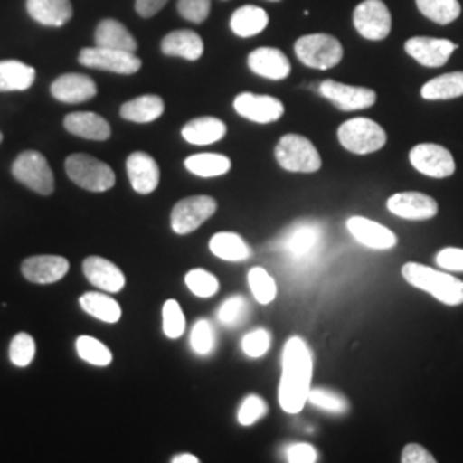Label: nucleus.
I'll list each match as a JSON object with an SVG mask.
<instances>
[{
    "label": "nucleus",
    "mask_w": 463,
    "mask_h": 463,
    "mask_svg": "<svg viewBox=\"0 0 463 463\" xmlns=\"http://www.w3.org/2000/svg\"><path fill=\"white\" fill-rule=\"evenodd\" d=\"M313 352L300 338L287 340L281 352V378L279 384V402L287 414H298L307 403L313 383Z\"/></svg>",
    "instance_id": "nucleus-1"
},
{
    "label": "nucleus",
    "mask_w": 463,
    "mask_h": 463,
    "mask_svg": "<svg viewBox=\"0 0 463 463\" xmlns=\"http://www.w3.org/2000/svg\"><path fill=\"white\" fill-rule=\"evenodd\" d=\"M402 277L415 288L428 292L447 306L463 304V281L449 273L420 263H405L402 268Z\"/></svg>",
    "instance_id": "nucleus-2"
},
{
    "label": "nucleus",
    "mask_w": 463,
    "mask_h": 463,
    "mask_svg": "<svg viewBox=\"0 0 463 463\" xmlns=\"http://www.w3.org/2000/svg\"><path fill=\"white\" fill-rule=\"evenodd\" d=\"M66 174L72 183L90 193H105L116 185V174L112 166L84 153L67 156Z\"/></svg>",
    "instance_id": "nucleus-3"
},
{
    "label": "nucleus",
    "mask_w": 463,
    "mask_h": 463,
    "mask_svg": "<svg viewBox=\"0 0 463 463\" xmlns=\"http://www.w3.org/2000/svg\"><path fill=\"white\" fill-rule=\"evenodd\" d=\"M386 133L378 122L355 117L338 128V141L354 155H369L380 151L386 145Z\"/></svg>",
    "instance_id": "nucleus-4"
},
{
    "label": "nucleus",
    "mask_w": 463,
    "mask_h": 463,
    "mask_svg": "<svg viewBox=\"0 0 463 463\" xmlns=\"http://www.w3.org/2000/svg\"><path fill=\"white\" fill-rule=\"evenodd\" d=\"M275 156L287 172L315 174L321 168V156L315 145L298 134L283 136L275 148Z\"/></svg>",
    "instance_id": "nucleus-5"
},
{
    "label": "nucleus",
    "mask_w": 463,
    "mask_h": 463,
    "mask_svg": "<svg viewBox=\"0 0 463 463\" xmlns=\"http://www.w3.org/2000/svg\"><path fill=\"white\" fill-rule=\"evenodd\" d=\"M296 55L304 66L326 71L340 64L344 49L331 34H306L296 42Z\"/></svg>",
    "instance_id": "nucleus-6"
},
{
    "label": "nucleus",
    "mask_w": 463,
    "mask_h": 463,
    "mask_svg": "<svg viewBox=\"0 0 463 463\" xmlns=\"http://www.w3.org/2000/svg\"><path fill=\"white\" fill-rule=\"evenodd\" d=\"M13 175L36 194L50 196L55 189L53 172L47 158L38 151H23L13 164Z\"/></svg>",
    "instance_id": "nucleus-7"
},
{
    "label": "nucleus",
    "mask_w": 463,
    "mask_h": 463,
    "mask_svg": "<svg viewBox=\"0 0 463 463\" xmlns=\"http://www.w3.org/2000/svg\"><path fill=\"white\" fill-rule=\"evenodd\" d=\"M216 204L215 199L212 196H191V198L179 201L170 215V225L172 231L177 235H187L191 232L198 231L199 227L215 215Z\"/></svg>",
    "instance_id": "nucleus-8"
},
{
    "label": "nucleus",
    "mask_w": 463,
    "mask_h": 463,
    "mask_svg": "<svg viewBox=\"0 0 463 463\" xmlns=\"http://www.w3.org/2000/svg\"><path fill=\"white\" fill-rule=\"evenodd\" d=\"M78 61L86 67L109 71L116 74H136L141 69V59L126 50L105 49V47H93L80 52Z\"/></svg>",
    "instance_id": "nucleus-9"
},
{
    "label": "nucleus",
    "mask_w": 463,
    "mask_h": 463,
    "mask_svg": "<svg viewBox=\"0 0 463 463\" xmlns=\"http://www.w3.org/2000/svg\"><path fill=\"white\" fill-rule=\"evenodd\" d=\"M354 24L365 40H384L392 32L390 9L383 0H364L354 11Z\"/></svg>",
    "instance_id": "nucleus-10"
},
{
    "label": "nucleus",
    "mask_w": 463,
    "mask_h": 463,
    "mask_svg": "<svg viewBox=\"0 0 463 463\" xmlns=\"http://www.w3.org/2000/svg\"><path fill=\"white\" fill-rule=\"evenodd\" d=\"M411 164L417 172L432 177V179H447L455 174L453 155L445 146L422 143L411 149Z\"/></svg>",
    "instance_id": "nucleus-11"
},
{
    "label": "nucleus",
    "mask_w": 463,
    "mask_h": 463,
    "mask_svg": "<svg viewBox=\"0 0 463 463\" xmlns=\"http://www.w3.org/2000/svg\"><path fill=\"white\" fill-rule=\"evenodd\" d=\"M317 90L321 97L330 99L338 110H344V112L364 110L376 103V91L363 86H350V84L326 80L319 84Z\"/></svg>",
    "instance_id": "nucleus-12"
},
{
    "label": "nucleus",
    "mask_w": 463,
    "mask_h": 463,
    "mask_svg": "<svg viewBox=\"0 0 463 463\" xmlns=\"http://www.w3.org/2000/svg\"><path fill=\"white\" fill-rule=\"evenodd\" d=\"M321 244V229L311 222H300L281 235L280 248L296 261L313 258Z\"/></svg>",
    "instance_id": "nucleus-13"
},
{
    "label": "nucleus",
    "mask_w": 463,
    "mask_h": 463,
    "mask_svg": "<svg viewBox=\"0 0 463 463\" xmlns=\"http://www.w3.org/2000/svg\"><path fill=\"white\" fill-rule=\"evenodd\" d=\"M233 109L239 116L256 124L277 122L285 112V107L280 99L269 95H254V93H241L239 97H235Z\"/></svg>",
    "instance_id": "nucleus-14"
},
{
    "label": "nucleus",
    "mask_w": 463,
    "mask_h": 463,
    "mask_svg": "<svg viewBox=\"0 0 463 463\" xmlns=\"http://www.w3.org/2000/svg\"><path fill=\"white\" fill-rule=\"evenodd\" d=\"M347 231L359 244L373 250H390L397 246L395 232L365 216H350Z\"/></svg>",
    "instance_id": "nucleus-15"
},
{
    "label": "nucleus",
    "mask_w": 463,
    "mask_h": 463,
    "mask_svg": "<svg viewBox=\"0 0 463 463\" xmlns=\"http://www.w3.org/2000/svg\"><path fill=\"white\" fill-rule=\"evenodd\" d=\"M458 49L453 42L445 38H430V36H415L405 42V52L415 59L420 66H445L451 53Z\"/></svg>",
    "instance_id": "nucleus-16"
},
{
    "label": "nucleus",
    "mask_w": 463,
    "mask_h": 463,
    "mask_svg": "<svg viewBox=\"0 0 463 463\" xmlns=\"http://www.w3.org/2000/svg\"><path fill=\"white\" fill-rule=\"evenodd\" d=\"M386 208L390 213L412 222L430 220L438 215L436 199L422 193H397L388 198Z\"/></svg>",
    "instance_id": "nucleus-17"
},
{
    "label": "nucleus",
    "mask_w": 463,
    "mask_h": 463,
    "mask_svg": "<svg viewBox=\"0 0 463 463\" xmlns=\"http://www.w3.org/2000/svg\"><path fill=\"white\" fill-rule=\"evenodd\" d=\"M126 168H128L129 183L137 194L146 196L158 187L160 166L148 153H143V151L131 153L126 162Z\"/></svg>",
    "instance_id": "nucleus-18"
},
{
    "label": "nucleus",
    "mask_w": 463,
    "mask_h": 463,
    "mask_svg": "<svg viewBox=\"0 0 463 463\" xmlns=\"http://www.w3.org/2000/svg\"><path fill=\"white\" fill-rule=\"evenodd\" d=\"M83 273L91 285L109 294H117L126 287V275L122 269L99 256H90L84 260Z\"/></svg>",
    "instance_id": "nucleus-19"
},
{
    "label": "nucleus",
    "mask_w": 463,
    "mask_h": 463,
    "mask_svg": "<svg viewBox=\"0 0 463 463\" xmlns=\"http://www.w3.org/2000/svg\"><path fill=\"white\" fill-rule=\"evenodd\" d=\"M52 97L62 103H83L97 97L99 88L90 76L84 74H64L50 86Z\"/></svg>",
    "instance_id": "nucleus-20"
},
{
    "label": "nucleus",
    "mask_w": 463,
    "mask_h": 463,
    "mask_svg": "<svg viewBox=\"0 0 463 463\" xmlns=\"http://www.w3.org/2000/svg\"><path fill=\"white\" fill-rule=\"evenodd\" d=\"M69 268V261L62 256H33L23 261L21 271L26 280L47 285L62 280Z\"/></svg>",
    "instance_id": "nucleus-21"
},
{
    "label": "nucleus",
    "mask_w": 463,
    "mask_h": 463,
    "mask_svg": "<svg viewBox=\"0 0 463 463\" xmlns=\"http://www.w3.org/2000/svg\"><path fill=\"white\" fill-rule=\"evenodd\" d=\"M248 66L254 74L271 81L285 80L292 69L287 55L281 50L273 49V47H261L250 52Z\"/></svg>",
    "instance_id": "nucleus-22"
},
{
    "label": "nucleus",
    "mask_w": 463,
    "mask_h": 463,
    "mask_svg": "<svg viewBox=\"0 0 463 463\" xmlns=\"http://www.w3.org/2000/svg\"><path fill=\"white\" fill-rule=\"evenodd\" d=\"M67 133L74 134L91 141H107L112 134L110 124L93 112H74L64 118Z\"/></svg>",
    "instance_id": "nucleus-23"
},
{
    "label": "nucleus",
    "mask_w": 463,
    "mask_h": 463,
    "mask_svg": "<svg viewBox=\"0 0 463 463\" xmlns=\"http://www.w3.org/2000/svg\"><path fill=\"white\" fill-rule=\"evenodd\" d=\"M26 9L36 23L50 28H61L72 17L71 0H26Z\"/></svg>",
    "instance_id": "nucleus-24"
},
{
    "label": "nucleus",
    "mask_w": 463,
    "mask_h": 463,
    "mask_svg": "<svg viewBox=\"0 0 463 463\" xmlns=\"http://www.w3.org/2000/svg\"><path fill=\"white\" fill-rule=\"evenodd\" d=\"M227 134V126L216 117H199L187 122L183 128V137L196 146L213 145L223 139Z\"/></svg>",
    "instance_id": "nucleus-25"
},
{
    "label": "nucleus",
    "mask_w": 463,
    "mask_h": 463,
    "mask_svg": "<svg viewBox=\"0 0 463 463\" xmlns=\"http://www.w3.org/2000/svg\"><path fill=\"white\" fill-rule=\"evenodd\" d=\"M208 246L213 256L229 263H242L252 256L248 242L233 232H218L210 239Z\"/></svg>",
    "instance_id": "nucleus-26"
},
{
    "label": "nucleus",
    "mask_w": 463,
    "mask_h": 463,
    "mask_svg": "<svg viewBox=\"0 0 463 463\" xmlns=\"http://www.w3.org/2000/svg\"><path fill=\"white\" fill-rule=\"evenodd\" d=\"M162 52L170 57L198 61L204 52V43L198 33L191 30H179V32L166 34L162 40Z\"/></svg>",
    "instance_id": "nucleus-27"
},
{
    "label": "nucleus",
    "mask_w": 463,
    "mask_h": 463,
    "mask_svg": "<svg viewBox=\"0 0 463 463\" xmlns=\"http://www.w3.org/2000/svg\"><path fill=\"white\" fill-rule=\"evenodd\" d=\"M97 47L105 49L126 50L136 53L137 42L129 30L116 19H103L95 32Z\"/></svg>",
    "instance_id": "nucleus-28"
},
{
    "label": "nucleus",
    "mask_w": 463,
    "mask_h": 463,
    "mask_svg": "<svg viewBox=\"0 0 463 463\" xmlns=\"http://www.w3.org/2000/svg\"><path fill=\"white\" fill-rule=\"evenodd\" d=\"M165 103L156 95H143L137 99H129L120 107V116L129 122L148 124L164 116Z\"/></svg>",
    "instance_id": "nucleus-29"
},
{
    "label": "nucleus",
    "mask_w": 463,
    "mask_h": 463,
    "mask_svg": "<svg viewBox=\"0 0 463 463\" xmlns=\"http://www.w3.org/2000/svg\"><path fill=\"white\" fill-rule=\"evenodd\" d=\"M36 71L19 61L0 62V91H26L34 83Z\"/></svg>",
    "instance_id": "nucleus-30"
},
{
    "label": "nucleus",
    "mask_w": 463,
    "mask_h": 463,
    "mask_svg": "<svg viewBox=\"0 0 463 463\" xmlns=\"http://www.w3.org/2000/svg\"><path fill=\"white\" fill-rule=\"evenodd\" d=\"M268 21L269 17L265 9L256 5H244L232 14L231 28L237 36L249 38L261 33L268 26Z\"/></svg>",
    "instance_id": "nucleus-31"
},
{
    "label": "nucleus",
    "mask_w": 463,
    "mask_h": 463,
    "mask_svg": "<svg viewBox=\"0 0 463 463\" xmlns=\"http://www.w3.org/2000/svg\"><path fill=\"white\" fill-rule=\"evenodd\" d=\"M184 165L191 174L198 177L212 179V177L225 175L232 168V162L229 156L220 153H198L185 158Z\"/></svg>",
    "instance_id": "nucleus-32"
},
{
    "label": "nucleus",
    "mask_w": 463,
    "mask_h": 463,
    "mask_svg": "<svg viewBox=\"0 0 463 463\" xmlns=\"http://www.w3.org/2000/svg\"><path fill=\"white\" fill-rule=\"evenodd\" d=\"M80 306L84 313L103 323H117L122 316V309L116 298L101 292H86L80 298Z\"/></svg>",
    "instance_id": "nucleus-33"
},
{
    "label": "nucleus",
    "mask_w": 463,
    "mask_h": 463,
    "mask_svg": "<svg viewBox=\"0 0 463 463\" xmlns=\"http://www.w3.org/2000/svg\"><path fill=\"white\" fill-rule=\"evenodd\" d=\"M424 99H453L463 97V72H448L438 76L422 86Z\"/></svg>",
    "instance_id": "nucleus-34"
},
{
    "label": "nucleus",
    "mask_w": 463,
    "mask_h": 463,
    "mask_svg": "<svg viewBox=\"0 0 463 463\" xmlns=\"http://www.w3.org/2000/svg\"><path fill=\"white\" fill-rule=\"evenodd\" d=\"M415 4L424 16L438 24H449L462 13L458 0H415Z\"/></svg>",
    "instance_id": "nucleus-35"
},
{
    "label": "nucleus",
    "mask_w": 463,
    "mask_h": 463,
    "mask_svg": "<svg viewBox=\"0 0 463 463\" xmlns=\"http://www.w3.org/2000/svg\"><path fill=\"white\" fill-rule=\"evenodd\" d=\"M248 283L256 302H260L261 306H268L277 298V294H279L277 281L266 271L265 268H261V266L250 268L248 273Z\"/></svg>",
    "instance_id": "nucleus-36"
},
{
    "label": "nucleus",
    "mask_w": 463,
    "mask_h": 463,
    "mask_svg": "<svg viewBox=\"0 0 463 463\" xmlns=\"http://www.w3.org/2000/svg\"><path fill=\"white\" fill-rule=\"evenodd\" d=\"M76 352L84 363L99 365V367L112 364V359H114L110 348L107 347L103 342H99V338H93L88 335H83L76 340Z\"/></svg>",
    "instance_id": "nucleus-37"
},
{
    "label": "nucleus",
    "mask_w": 463,
    "mask_h": 463,
    "mask_svg": "<svg viewBox=\"0 0 463 463\" xmlns=\"http://www.w3.org/2000/svg\"><path fill=\"white\" fill-rule=\"evenodd\" d=\"M249 313L250 309H249L248 300L242 296H233L220 306L216 317L225 328H239L241 325L246 323Z\"/></svg>",
    "instance_id": "nucleus-38"
},
{
    "label": "nucleus",
    "mask_w": 463,
    "mask_h": 463,
    "mask_svg": "<svg viewBox=\"0 0 463 463\" xmlns=\"http://www.w3.org/2000/svg\"><path fill=\"white\" fill-rule=\"evenodd\" d=\"M189 342L194 354H198L201 357L212 355L216 348L215 326L212 325V321L198 319L191 330Z\"/></svg>",
    "instance_id": "nucleus-39"
},
{
    "label": "nucleus",
    "mask_w": 463,
    "mask_h": 463,
    "mask_svg": "<svg viewBox=\"0 0 463 463\" xmlns=\"http://www.w3.org/2000/svg\"><path fill=\"white\" fill-rule=\"evenodd\" d=\"M307 403H311L316 409L336 415L347 414L350 409L347 398L326 388H311Z\"/></svg>",
    "instance_id": "nucleus-40"
},
{
    "label": "nucleus",
    "mask_w": 463,
    "mask_h": 463,
    "mask_svg": "<svg viewBox=\"0 0 463 463\" xmlns=\"http://www.w3.org/2000/svg\"><path fill=\"white\" fill-rule=\"evenodd\" d=\"M185 285L187 288L196 296V298H208L216 296V292L220 290V281L213 273H210L208 269L196 268L191 269L185 275Z\"/></svg>",
    "instance_id": "nucleus-41"
},
{
    "label": "nucleus",
    "mask_w": 463,
    "mask_h": 463,
    "mask_svg": "<svg viewBox=\"0 0 463 463\" xmlns=\"http://www.w3.org/2000/svg\"><path fill=\"white\" fill-rule=\"evenodd\" d=\"M36 344L30 333H17L9 347V359L17 367H28L33 363Z\"/></svg>",
    "instance_id": "nucleus-42"
},
{
    "label": "nucleus",
    "mask_w": 463,
    "mask_h": 463,
    "mask_svg": "<svg viewBox=\"0 0 463 463\" xmlns=\"http://www.w3.org/2000/svg\"><path fill=\"white\" fill-rule=\"evenodd\" d=\"M162 316H164V333L166 336L172 340L181 338L185 331V316L181 304L174 298H168L164 304Z\"/></svg>",
    "instance_id": "nucleus-43"
},
{
    "label": "nucleus",
    "mask_w": 463,
    "mask_h": 463,
    "mask_svg": "<svg viewBox=\"0 0 463 463\" xmlns=\"http://www.w3.org/2000/svg\"><path fill=\"white\" fill-rule=\"evenodd\" d=\"M266 414H268V403L265 400L258 395H249L244 398V402L239 407L237 420L241 426L249 428V426H254L258 420H261Z\"/></svg>",
    "instance_id": "nucleus-44"
},
{
    "label": "nucleus",
    "mask_w": 463,
    "mask_h": 463,
    "mask_svg": "<svg viewBox=\"0 0 463 463\" xmlns=\"http://www.w3.org/2000/svg\"><path fill=\"white\" fill-rule=\"evenodd\" d=\"M241 347L250 359H261L271 347V335H269V331L263 330V328L252 330L242 338Z\"/></svg>",
    "instance_id": "nucleus-45"
},
{
    "label": "nucleus",
    "mask_w": 463,
    "mask_h": 463,
    "mask_svg": "<svg viewBox=\"0 0 463 463\" xmlns=\"http://www.w3.org/2000/svg\"><path fill=\"white\" fill-rule=\"evenodd\" d=\"M210 9H212V0H179L177 2L179 14L196 24L206 21V17L210 16Z\"/></svg>",
    "instance_id": "nucleus-46"
},
{
    "label": "nucleus",
    "mask_w": 463,
    "mask_h": 463,
    "mask_svg": "<svg viewBox=\"0 0 463 463\" xmlns=\"http://www.w3.org/2000/svg\"><path fill=\"white\" fill-rule=\"evenodd\" d=\"M317 449L309 443H294L285 448V460L290 463L317 462Z\"/></svg>",
    "instance_id": "nucleus-47"
},
{
    "label": "nucleus",
    "mask_w": 463,
    "mask_h": 463,
    "mask_svg": "<svg viewBox=\"0 0 463 463\" xmlns=\"http://www.w3.org/2000/svg\"><path fill=\"white\" fill-rule=\"evenodd\" d=\"M436 265L448 271H463V249H441L436 254Z\"/></svg>",
    "instance_id": "nucleus-48"
},
{
    "label": "nucleus",
    "mask_w": 463,
    "mask_h": 463,
    "mask_svg": "<svg viewBox=\"0 0 463 463\" xmlns=\"http://www.w3.org/2000/svg\"><path fill=\"white\" fill-rule=\"evenodd\" d=\"M402 462L403 463H434L436 458L430 451L417 443H411L402 451Z\"/></svg>",
    "instance_id": "nucleus-49"
},
{
    "label": "nucleus",
    "mask_w": 463,
    "mask_h": 463,
    "mask_svg": "<svg viewBox=\"0 0 463 463\" xmlns=\"http://www.w3.org/2000/svg\"><path fill=\"white\" fill-rule=\"evenodd\" d=\"M168 0H136V13L141 17H153L166 5Z\"/></svg>",
    "instance_id": "nucleus-50"
},
{
    "label": "nucleus",
    "mask_w": 463,
    "mask_h": 463,
    "mask_svg": "<svg viewBox=\"0 0 463 463\" xmlns=\"http://www.w3.org/2000/svg\"><path fill=\"white\" fill-rule=\"evenodd\" d=\"M172 463H199V458L191 453H183V455L174 457Z\"/></svg>",
    "instance_id": "nucleus-51"
},
{
    "label": "nucleus",
    "mask_w": 463,
    "mask_h": 463,
    "mask_svg": "<svg viewBox=\"0 0 463 463\" xmlns=\"http://www.w3.org/2000/svg\"><path fill=\"white\" fill-rule=\"evenodd\" d=\"M0 143H2V133H0Z\"/></svg>",
    "instance_id": "nucleus-52"
},
{
    "label": "nucleus",
    "mask_w": 463,
    "mask_h": 463,
    "mask_svg": "<svg viewBox=\"0 0 463 463\" xmlns=\"http://www.w3.org/2000/svg\"><path fill=\"white\" fill-rule=\"evenodd\" d=\"M271 2H275V0H271Z\"/></svg>",
    "instance_id": "nucleus-53"
}]
</instances>
